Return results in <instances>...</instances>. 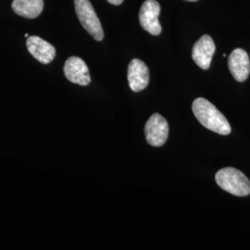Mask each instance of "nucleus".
Returning <instances> with one entry per match:
<instances>
[{"mask_svg":"<svg viewBox=\"0 0 250 250\" xmlns=\"http://www.w3.org/2000/svg\"><path fill=\"white\" fill-rule=\"evenodd\" d=\"M75 11L81 24L95 40L104 38L103 28L89 0H74Z\"/></svg>","mask_w":250,"mask_h":250,"instance_id":"obj_3","label":"nucleus"},{"mask_svg":"<svg viewBox=\"0 0 250 250\" xmlns=\"http://www.w3.org/2000/svg\"><path fill=\"white\" fill-rule=\"evenodd\" d=\"M128 83L134 92H140L149 83V71L144 62L134 59L128 67Z\"/></svg>","mask_w":250,"mask_h":250,"instance_id":"obj_8","label":"nucleus"},{"mask_svg":"<svg viewBox=\"0 0 250 250\" xmlns=\"http://www.w3.org/2000/svg\"><path fill=\"white\" fill-rule=\"evenodd\" d=\"M187 1H190V2H195V1H197V0H187Z\"/></svg>","mask_w":250,"mask_h":250,"instance_id":"obj_13","label":"nucleus"},{"mask_svg":"<svg viewBox=\"0 0 250 250\" xmlns=\"http://www.w3.org/2000/svg\"><path fill=\"white\" fill-rule=\"evenodd\" d=\"M145 134L147 143L153 146H161L168 139L169 125L159 113L153 114L145 126Z\"/></svg>","mask_w":250,"mask_h":250,"instance_id":"obj_4","label":"nucleus"},{"mask_svg":"<svg viewBox=\"0 0 250 250\" xmlns=\"http://www.w3.org/2000/svg\"><path fill=\"white\" fill-rule=\"evenodd\" d=\"M26 46L31 55L43 64L51 62L56 57V49L53 45L38 36H29Z\"/></svg>","mask_w":250,"mask_h":250,"instance_id":"obj_10","label":"nucleus"},{"mask_svg":"<svg viewBox=\"0 0 250 250\" xmlns=\"http://www.w3.org/2000/svg\"><path fill=\"white\" fill-rule=\"evenodd\" d=\"M24 36H25V37H27V38H28V37H29V35H28V34H25V35H24Z\"/></svg>","mask_w":250,"mask_h":250,"instance_id":"obj_14","label":"nucleus"},{"mask_svg":"<svg viewBox=\"0 0 250 250\" xmlns=\"http://www.w3.org/2000/svg\"><path fill=\"white\" fill-rule=\"evenodd\" d=\"M161 6L156 0H146L139 11L140 24L152 36L161 35V26L159 21Z\"/></svg>","mask_w":250,"mask_h":250,"instance_id":"obj_5","label":"nucleus"},{"mask_svg":"<svg viewBox=\"0 0 250 250\" xmlns=\"http://www.w3.org/2000/svg\"><path fill=\"white\" fill-rule=\"evenodd\" d=\"M63 71L66 78L73 83L85 86L91 82L87 65L78 57L69 58L64 64Z\"/></svg>","mask_w":250,"mask_h":250,"instance_id":"obj_6","label":"nucleus"},{"mask_svg":"<svg viewBox=\"0 0 250 250\" xmlns=\"http://www.w3.org/2000/svg\"><path fill=\"white\" fill-rule=\"evenodd\" d=\"M228 66L233 78L237 82L241 83L248 79L250 73V58L244 49L236 48L230 54Z\"/></svg>","mask_w":250,"mask_h":250,"instance_id":"obj_9","label":"nucleus"},{"mask_svg":"<svg viewBox=\"0 0 250 250\" xmlns=\"http://www.w3.org/2000/svg\"><path fill=\"white\" fill-rule=\"evenodd\" d=\"M215 180L224 191L236 197H247L250 194V182L240 170L234 168H224L219 170Z\"/></svg>","mask_w":250,"mask_h":250,"instance_id":"obj_2","label":"nucleus"},{"mask_svg":"<svg viewBox=\"0 0 250 250\" xmlns=\"http://www.w3.org/2000/svg\"><path fill=\"white\" fill-rule=\"evenodd\" d=\"M216 46L212 38L208 35L202 36L192 49V58L197 66L203 70H208L210 66Z\"/></svg>","mask_w":250,"mask_h":250,"instance_id":"obj_7","label":"nucleus"},{"mask_svg":"<svg viewBox=\"0 0 250 250\" xmlns=\"http://www.w3.org/2000/svg\"><path fill=\"white\" fill-rule=\"evenodd\" d=\"M11 7L19 16L37 18L44 9V0H13Z\"/></svg>","mask_w":250,"mask_h":250,"instance_id":"obj_11","label":"nucleus"},{"mask_svg":"<svg viewBox=\"0 0 250 250\" xmlns=\"http://www.w3.org/2000/svg\"><path fill=\"white\" fill-rule=\"evenodd\" d=\"M107 1L108 3L112 4V5L118 6V5H121V4L123 3V1H124V0H107Z\"/></svg>","mask_w":250,"mask_h":250,"instance_id":"obj_12","label":"nucleus"},{"mask_svg":"<svg viewBox=\"0 0 250 250\" xmlns=\"http://www.w3.org/2000/svg\"><path fill=\"white\" fill-rule=\"evenodd\" d=\"M192 109L197 121L207 129L223 135L231 133V125L227 119L208 100L198 98L193 102Z\"/></svg>","mask_w":250,"mask_h":250,"instance_id":"obj_1","label":"nucleus"}]
</instances>
